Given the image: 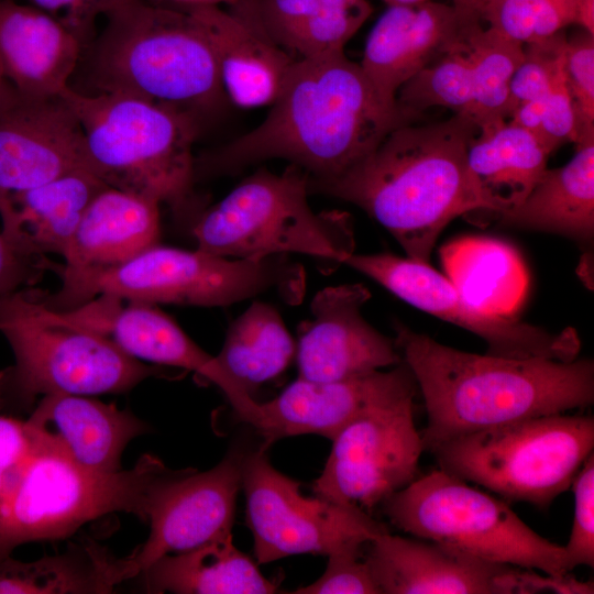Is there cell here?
I'll return each mask as SVG.
<instances>
[{
    "label": "cell",
    "instance_id": "4fadbf2b",
    "mask_svg": "<svg viewBox=\"0 0 594 594\" xmlns=\"http://www.w3.org/2000/svg\"><path fill=\"white\" fill-rule=\"evenodd\" d=\"M410 395L349 424L333 440L316 496L370 512L417 479L424 446Z\"/></svg>",
    "mask_w": 594,
    "mask_h": 594
},
{
    "label": "cell",
    "instance_id": "d6986e66",
    "mask_svg": "<svg viewBox=\"0 0 594 594\" xmlns=\"http://www.w3.org/2000/svg\"><path fill=\"white\" fill-rule=\"evenodd\" d=\"M416 380L403 361L392 370L333 382H312L298 377L278 396L258 403L253 425L267 449L274 441L305 433L331 441L353 420L366 413L416 395Z\"/></svg>",
    "mask_w": 594,
    "mask_h": 594
},
{
    "label": "cell",
    "instance_id": "f6af8a7d",
    "mask_svg": "<svg viewBox=\"0 0 594 594\" xmlns=\"http://www.w3.org/2000/svg\"><path fill=\"white\" fill-rule=\"evenodd\" d=\"M544 98L528 101L518 106L512 113L508 121L522 128L538 139L544 107Z\"/></svg>",
    "mask_w": 594,
    "mask_h": 594
},
{
    "label": "cell",
    "instance_id": "cb8c5ba5",
    "mask_svg": "<svg viewBox=\"0 0 594 594\" xmlns=\"http://www.w3.org/2000/svg\"><path fill=\"white\" fill-rule=\"evenodd\" d=\"M190 8L211 45L227 98L242 108L271 106L297 58L230 10Z\"/></svg>",
    "mask_w": 594,
    "mask_h": 594
},
{
    "label": "cell",
    "instance_id": "5bb4252c",
    "mask_svg": "<svg viewBox=\"0 0 594 594\" xmlns=\"http://www.w3.org/2000/svg\"><path fill=\"white\" fill-rule=\"evenodd\" d=\"M344 264L377 282L409 305L476 334L486 342V354L558 361L578 358L581 344L573 329L553 333L514 317L480 310L428 263L389 253H353Z\"/></svg>",
    "mask_w": 594,
    "mask_h": 594
},
{
    "label": "cell",
    "instance_id": "9a60e30c",
    "mask_svg": "<svg viewBox=\"0 0 594 594\" xmlns=\"http://www.w3.org/2000/svg\"><path fill=\"white\" fill-rule=\"evenodd\" d=\"M364 559L381 594L560 593L562 580L426 539L378 535Z\"/></svg>",
    "mask_w": 594,
    "mask_h": 594
},
{
    "label": "cell",
    "instance_id": "4dcf8cb0",
    "mask_svg": "<svg viewBox=\"0 0 594 594\" xmlns=\"http://www.w3.org/2000/svg\"><path fill=\"white\" fill-rule=\"evenodd\" d=\"M124 581L121 558L94 539L35 561L0 560V594H103Z\"/></svg>",
    "mask_w": 594,
    "mask_h": 594
},
{
    "label": "cell",
    "instance_id": "8d00e7d4",
    "mask_svg": "<svg viewBox=\"0 0 594 594\" xmlns=\"http://www.w3.org/2000/svg\"><path fill=\"white\" fill-rule=\"evenodd\" d=\"M565 43L562 30L543 40L524 44V59L509 82V118L518 106L548 95L563 63Z\"/></svg>",
    "mask_w": 594,
    "mask_h": 594
},
{
    "label": "cell",
    "instance_id": "836d02e7",
    "mask_svg": "<svg viewBox=\"0 0 594 594\" xmlns=\"http://www.w3.org/2000/svg\"><path fill=\"white\" fill-rule=\"evenodd\" d=\"M397 105L406 111L424 113L433 107L451 109L472 117V70L464 41L455 50L426 66L407 80L396 95Z\"/></svg>",
    "mask_w": 594,
    "mask_h": 594
},
{
    "label": "cell",
    "instance_id": "74e56055",
    "mask_svg": "<svg viewBox=\"0 0 594 594\" xmlns=\"http://www.w3.org/2000/svg\"><path fill=\"white\" fill-rule=\"evenodd\" d=\"M563 72L575 112V144L594 141V35L582 30L566 38Z\"/></svg>",
    "mask_w": 594,
    "mask_h": 594
},
{
    "label": "cell",
    "instance_id": "f907efd6",
    "mask_svg": "<svg viewBox=\"0 0 594 594\" xmlns=\"http://www.w3.org/2000/svg\"><path fill=\"white\" fill-rule=\"evenodd\" d=\"M2 80H3V78H2L1 73H0V81H2Z\"/></svg>",
    "mask_w": 594,
    "mask_h": 594
},
{
    "label": "cell",
    "instance_id": "ab89813d",
    "mask_svg": "<svg viewBox=\"0 0 594 594\" xmlns=\"http://www.w3.org/2000/svg\"><path fill=\"white\" fill-rule=\"evenodd\" d=\"M364 547L349 548L328 556L322 575L295 594H381L364 559Z\"/></svg>",
    "mask_w": 594,
    "mask_h": 594
},
{
    "label": "cell",
    "instance_id": "7bdbcfd3",
    "mask_svg": "<svg viewBox=\"0 0 594 594\" xmlns=\"http://www.w3.org/2000/svg\"><path fill=\"white\" fill-rule=\"evenodd\" d=\"M52 263L47 256L20 252L0 232V296L33 287L51 272Z\"/></svg>",
    "mask_w": 594,
    "mask_h": 594
},
{
    "label": "cell",
    "instance_id": "ee69618b",
    "mask_svg": "<svg viewBox=\"0 0 594 594\" xmlns=\"http://www.w3.org/2000/svg\"><path fill=\"white\" fill-rule=\"evenodd\" d=\"M68 25L87 44L94 38L95 23L120 0H26Z\"/></svg>",
    "mask_w": 594,
    "mask_h": 594
},
{
    "label": "cell",
    "instance_id": "60d3db41",
    "mask_svg": "<svg viewBox=\"0 0 594 594\" xmlns=\"http://www.w3.org/2000/svg\"><path fill=\"white\" fill-rule=\"evenodd\" d=\"M550 153L566 142L576 143V120L569 94L563 63L559 68L550 91L544 98L540 132L537 139Z\"/></svg>",
    "mask_w": 594,
    "mask_h": 594
},
{
    "label": "cell",
    "instance_id": "bcb514c9",
    "mask_svg": "<svg viewBox=\"0 0 594 594\" xmlns=\"http://www.w3.org/2000/svg\"><path fill=\"white\" fill-rule=\"evenodd\" d=\"M464 33L482 24V14L492 0H451Z\"/></svg>",
    "mask_w": 594,
    "mask_h": 594
},
{
    "label": "cell",
    "instance_id": "3957f363",
    "mask_svg": "<svg viewBox=\"0 0 594 594\" xmlns=\"http://www.w3.org/2000/svg\"><path fill=\"white\" fill-rule=\"evenodd\" d=\"M395 345L427 411L424 451L515 420L583 409L594 403V362L475 354L395 324Z\"/></svg>",
    "mask_w": 594,
    "mask_h": 594
},
{
    "label": "cell",
    "instance_id": "ffe728a7",
    "mask_svg": "<svg viewBox=\"0 0 594 594\" xmlns=\"http://www.w3.org/2000/svg\"><path fill=\"white\" fill-rule=\"evenodd\" d=\"M370 298L360 283L328 286L314 296L312 317L300 324L296 344L298 377L333 382L403 362L394 340L364 319Z\"/></svg>",
    "mask_w": 594,
    "mask_h": 594
},
{
    "label": "cell",
    "instance_id": "1f68e13d",
    "mask_svg": "<svg viewBox=\"0 0 594 594\" xmlns=\"http://www.w3.org/2000/svg\"><path fill=\"white\" fill-rule=\"evenodd\" d=\"M296 343L277 309L254 301L228 328L216 356L221 367L251 396L289 365Z\"/></svg>",
    "mask_w": 594,
    "mask_h": 594
},
{
    "label": "cell",
    "instance_id": "e0dca14e",
    "mask_svg": "<svg viewBox=\"0 0 594 594\" xmlns=\"http://www.w3.org/2000/svg\"><path fill=\"white\" fill-rule=\"evenodd\" d=\"M62 320L111 339L139 361L190 371L218 386L239 418L254 425L258 403L156 305L100 295L63 312Z\"/></svg>",
    "mask_w": 594,
    "mask_h": 594
},
{
    "label": "cell",
    "instance_id": "9c48e42d",
    "mask_svg": "<svg viewBox=\"0 0 594 594\" xmlns=\"http://www.w3.org/2000/svg\"><path fill=\"white\" fill-rule=\"evenodd\" d=\"M176 470L152 454L99 472L36 448L0 503V560L24 543L64 539L112 513L147 520L155 493Z\"/></svg>",
    "mask_w": 594,
    "mask_h": 594
},
{
    "label": "cell",
    "instance_id": "b9f144b4",
    "mask_svg": "<svg viewBox=\"0 0 594 594\" xmlns=\"http://www.w3.org/2000/svg\"><path fill=\"white\" fill-rule=\"evenodd\" d=\"M35 448L36 440L26 419L0 414V503Z\"/></svg>",
    "mask_w": 594,
    "mask_h": 594
},
{
    "label": "cell",
    "instance_id": "6da1fadb",
    "mask_svg": "<svg viewBox=\"0 0 594 594\" xmlns=\"http://www.w3.org/2000/svg\"><path fill=\"white\" fill-rule=\"evenodd\" d=\"M424 113L385 105L360 64L344 52L297 58L264 121L195 160V180L284 158L309 180L334 179L370 154L395 128Z\"/></svg>",
    "mask_w": 594,
    "mask_h": 594
},
{
    "label": "cell",
    "instance_id": "603a6c76",
    "mask_svg": "<svg viewBox=\"0 0 594 594\" xmlns=\"http://www.w3.org/2000/svg\"><path fill=\"white\" fill-rule=\"evenodd\" d=\"M86 44L61 19L31 4L0 0V73L16 90L58 97Z\"/></svg>",
    "mask_w": 594,
    "mask_h": 594
},
{
    "label": "cell",
    "instance_id": "c3c4849f",
    "mask_svg": "<svg viewBox=\"0 0 594 594\" xmlns=\"http://www.w3.org/2000/svg\"><path fill=\"white\" fill-rule=\"evenodd\" d=\"M155 3L172 6V7H204V6H215L220 7V4H227L232 7L239 0H150Z\"/></svg>",
    "mask_w": 594,
    "mask_h": 594
},
{
    "label": "cell",
    "instance_id": "e575fe53",
    "mask_svg": "<svg viewBox=\"0 0 594 594\" xmlns=\"http://www.w3.org/2000/svg\"><path fill=\"white\" fill-rule=\"evenodd\" d=\"M372 10L367 0H319L316 8L278 45L296 53L298 58L341 53Z\"/></svg>",
    "mask_w": 594,
    "mask_h": 594
},
{
    "label": "cell",
    "instance_id": "f35d334b",
    "mask_svg": "<svg viewBox=\"0 0 594 594\" xmlns=\"http://www.w3.org/2000/svg\"><path fill=\"white\" fill-rule=\"evenodd\" d=\"M574 516L564 548L571 570L579 565L594 566V454L583 462L571 484Z\"/></svg>",
    "mask_w": 594,
    "mask_h": 594
},
{
    "label": "cell",
    "instance_id": "83f0119b",
    "mask_svg": "<svg viewBox=\"0 0 594 594\" xmlns=\"http://www.w3.org/2000/svg\"><path fill=\"white\" fill-rule=\"evenodd\" d=\"M551 153L510 121L480 130L468 151L469 168L485 212L519 206L548 169Z\"/></svg>",
    "mask_w": 594,
    "mask_h": 594
},
{
    "label": "cell",
    "instance_id": "d6a6232c",
    "mask_svg": "<svg viewBox=\"0 0 594 594\" xmlns=\"http://www.w3.org/2000/svg\"><path fill=\"white\" fill-rule=\"evenodd\" d=\"M472 70V118L480 130L509 119V82L524 59V44L479 25L464 36Z\"/></svg>",
    "mask_w": 594,
    "mask_h": 594
},
{
    "label": "cell",
    "instance_id": "30bf717a",
    "mask_svg": "<svg viewBox=\"0 0 594 594\" xmlns=\"http://www.w3.org/2000/svg\"><path fill=\"white\" fill-rule=\"evenodd\" d=\"M594 448L592 415L515 420L444 441L429 453L439 469L509 502L548 508Z\"/></svg>",
    "mask_w": 594,
    "mask_h": 594
},
{
    "label": "cell",
    "instance_id": "f1b7e54d",
    "mask_svg": "<svg viewBox=\"0 0 594 594\" xmlns=\"http://www.w3.org/2000/svg\"><path fill=\"white\" fill-rule=\"evenodd\" d=\"M139 575L146 593L268 594L278 588L233 544L231 535L165 554Z\"/></svg>",
    "mask_w": 594,
    "mask_h": 594
},
{
    "label": "cell",
    "instance_id": "2e32d148",
    "mask_svg": "<svg viewBox=\"0 0 594 594\" xmlns=\"http://www.w3.org/2000/svg\"><path fill=\"white\" fill-rule=\"evenodd\" d=\"M244 457L232 450L212 469L176 470L160 486L147 516V539L121 558L127 581L165 554L231 535Z\"/></svg>",
    "mask_w": 594,
    "mask_h": 594
},
{
    "label": "cell",
    "instance_id": "d590c367",
    "mask_svg": "<svg viewBox=\"0 0 594 594\" xmlns=\"http://www.w3.org/2000/svg\"><path fill=\"white\" fill-rule=\"evenodd\" d=\"M574 19L575 0H492L482 24L527 44L564 30Z\"/></svg>",
    "mask_w": 594,
    "mask_h": 594
},
{
    "label": "cell",
    "instance_id": "d4e9b609",
    "mask_svg": "<svg viewBox=\"0 0 594 594\" xmlns=\"http://www.w3.org/2000/svg\"><path fill=\"white\" fill-rule=\"evenodd\" d=\"M107 185L78 168L0 199L1 233L20 252L64 255L86 209Z\"/></svg>",
    "mask_w": 594,
    "mask_h": 594
},
{
    "label": "cell",
    "instance_id": "44dd1931",
    "mask_svg": "<svg viewBox=\"0 0 594 594\" xmlns=\"http://www.w3.org/2000/svg\"><path fill=\"white\" fill-rule=\"evenodd\" d=\"M463 41L452 4L428 0L389 6L367 37L360 66L380 99L397 107L399 88Z\"/></svg>",
    "mask_w": 594,
    "mask_h": 594
},
{
    "label": "cell",
    "instance_id": "7a4b0ae2",
    "mask_svg": "<svg viewBox=\"0 0 594 594\" xmlns=\"http://www.w3.org/2000/svg\"><path fill=\"white\" fill-rule=\"evenodd\" d=\"M479 132L465 113L400 125L341 176L308 179V191L360 207L392 234L407 257L429 264L444 228L459 216L485 208L468 162Z\"/></svg>",
    "mask_w": 594,
    "mask_h": 594
},
{
    "label": "cell",
    "instance_id": "4316f807",
    "mask_svg": "<svg viewBox=\"0 0 594 594\" xmlns=\"http://www.w3.org/2000/svg\"><path fill=\"white\" fill-rule=\"evenodd\" d=\"M488 213L503 227L590 241L594 234V141L576 145L564 166L548 168L519 206Z\"/></svg>",
    "mask_w": 594,
    "mask_h": 594
},
{
    "label": "cell",
    "instance_id": "f546056e",
    "mask_svg": "<svg viewBox=\"0 0 594 594\" xmlns=\"http://www.w3.org/2000/svg\"><path fill=\"white\" fill-rule=\"evenodd\" d=\"M446 277L471 305L514 317L524 301L528 275L517 251L491 238L464 237L441 249Z\"/></svg>",
    "mask_w": 594,
    "mask_h": 594
},
{
    "label": "cell",
    "instance_id": "484cf974",
    "mask_svg": "<svg viewBox=\"0 0 594 594\" xmlns=\"http://www.w3.org/2000/svg\"><path fill=\"white\" fill-rule=\"evenodd\" d=\"M161 204L107 186L89 204L61 264L68 271L119 265L160 243Z\"/></svg>",
    "mask_w": 594,
    "mask_h": 594
},
{
    "label": "cell",
    "instance_id": "52a82bcc",
    "mask_svg": "<svg viewBox=\"0 0 594 594\" xmlns=\"http://www.w3.org/2000/svg\"><path fill=\"white\" fill-rule=\"evenodd\" d=\"M32 288L0 296V332L14 356L0 370V414L30 413L51 394H121L148 377L167 376L108 337L62 320Z\"/></svg>",
    "mask_w": 594,
    "mask_h": 594
},
{
    "label": "cell",
    "instance_id": "277c9868",
    "mask_svg": "<svg viewBox=\"0 0 594 594\" xmlns=\"http://www.w3.org/2000/svg\"><path fill=\"white\" fill-rule=\"evenodd\" d=\"M84 48L88 94H124L196 117L228 98L205 30L190 7L120 0ZM86 94V92H85Z\"/></svg>",
    "mask_w": 594,
    "mask_h": 594
},
{
    "label": "cell",
    "instance_id": "7c38bea8",
    "mask_svg": "<svg viewBox=\"0 0 594 594\" xmlns=\"http://www.w3.org/2000/svg\"><path fill=\"white\" fill-rule=\"evenodd\" d=\"M241 486L258 563L304 553L328 557L388 531L355 505L305 497L299 483L278 472L263 448L245 454Z\"/></svg>",
    "mask_w": 594,
    "mask_h": 594
},
{
    "label": "cell",
    "instance_id": "7402d4cb",
    "mask_svg": "<svg viewBox=\"0 0 594 594\" xmlns=\"http://www.w3.org/2000/svg\"><path fill=\"white\" fill-rule=\"evenodd\" d=\"M26 421L41 448L99 472L121 470L128 444L151 429L129 409L63 393L40 398Z\"/></svg>",
    "mask_w": 594,
    "mask_h": 594
},
{
    "label": "cell",
    "instance_id": "ba28073f",
    "mask_svg": "<svg viewBox=\"0 0 594 594\" xmlns=\"http://www.w3.org/2000/svg\"><path fill=\"white\" fill-rule=\"evenodd\" d=\"M308 174L296 165L283 174L260 169L189 227L196 249L235 260L260 261L299 253L334 270L354 253L351 216L315 212L308 204Z\"/></svg>",
    "mask_w": 594,
    "mask_h": 594
},
{
    "label": "cell",
    "instance_id": "ac0fdd59",
    "mask_svg": "<svg viewBox=\"0 0 594 594\" xmlns=\"http://www.w3.org/2000/svg\"><path fill=\"white\" fill-rule=\"evenodd\" d=\"M85 168L80 123L58 97H34L0 81V199Z\"/></svg>",
    "mask_w": 594,
    "mask_h": 594
},
{
    "label": "cell",
    "instance_id": "5b68a950",
    "mask_svg": "<svg viewBox=\"0 0 594 594\" xmlns=\"http://www.w3.org/2000/svg\"><path fill=\"white\" fill-rule=\"evenodd\" d=\"M84 133L85 164L107 186L167 205L190 227L206 207L195 194L193 146L200 121L188 112L124 94L62 95Z\"/></svg>",
    "mask_w": 594,
    "mask_h": 594
},
{
    "label": "cell",
    "instance_id": "681fc988",
    "mask_svg": "<svg viewBox=\"0 0 594 594\" xmlns=\"http://www.w3.org/2000/svg\"><path fill=\"white\" fill-rule=\"evenodd\" d=\"M389 6H403V4H414L419 3L428 0H383Z\"/></svg>",
    "mask_w": 594,
    "mask_h": 594
},
{
    "label": "cell",
    "instance_id": "8992f818",
    "mask_svg": "<svg viewBox=\"0 0 594 594\" xmlns=\"http://www.w3.org/2000/svg\"><path fill=\"white\" fill-rule=\"evenodd\" d=\"M51 272L59 276V289L33 288V294L56 312L76 309L100 295L154 305L223 307L274 290L297 304L306 287L304 268L287 255L235 260L160 243L112 267L68 271L53 262Z\"/></svg>",
    "mask_w": 594,
    "mask_h": 594
},
{
    "label": "cell",
    "instance_id": "8fae6325",
    "mask_svg": "<svg viewBox=\"0 0 594 594\" xmlns=\"http://www.w3.org/2000/svg\"><path fill=\"white\" fill-rule=\"evenodd\" d=\"M381 506L392 525L416 538L551 576L572 571L563 546L535 532L504 501L440 469Z\"/></svg>",
    "mask_w": 594,
    "mask_h": 594
},
{
    "label": "cell",
    "instance_id": "7dc6e473",
    "mask_svg": "<svg viewBox=\"0 0 594 594\" xmlns=\"http://www.w3.org/2000/svg\"><path fill=\"white\" fill-rule=\"evenodd\" d=\"M574 24L594 35V0H575Z\"/></svg>",
    "mask_w": 594,
    "mask_h": 594
}]
</instances>
